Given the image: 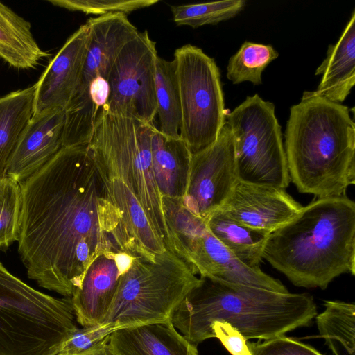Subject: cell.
Wrapping results in <instances>:
<instances>
[{
    "mask_svg": "<svg viewBox=\"0 0 355 355\" xmlns=\"http://www.w3.org/2000/svg\"><path fill=\"white\" fill-rule=\"evenodd\" d=\"M19 184L18 252L28 277L71 297L98 257L120 252L104 184L87 146L62 147Z\"/></svg>",
    "mask_w": 355,
    "mask_h": 355,
    "instance_id": "1",
    "label": "cell"
},
{
    "mask_svg": "<svg viewBox=\"0 0 355 355\" xmlns=\"http://www.w3.org/2000/svg\"><path fill=\"white\" fill-rule=\"evenodd\" d=\"M154 128L103 107L87 148L104 184L119 242L126 247H143L156 234L168 250L162 196L152 166Z\"/></svg>",
    "mask_w": 355,
    "mask_h": 355,
    "instance_id": "2",
    "label": "cell"
},
{
    "mask_svg": "<svg viewBox=\"0 0 355 355\" xmlns=\"http://www.w3.org/2000/svg\"><path fill=\"white\" fill-rule=\"evenodd\" d=\"M313 297L307 293H278L208 277L184 297L171 321L197 346L214 338L211 325L225 322L246 340H268L303 327L317 315Z\"/></svg>",
    "mask_w": 355,
    "mask_h": 355,
    "instance_id": "3",
    "label": "cell"
},
{
    "mask_svg": "<svg viewBox=\"0 0 355 355\" xmlns=\"http://www.w3.org/2000/svg\"><path fill=\"white\" fill-rule=\"evenodd\" d=\"M263 259L293 285L325 289L355 274V203L345 195L318 198L270 233Z\"/></svg>",
    "mask_w": 355,
    "mask_h": 355,
    "instance_id": "4",
    "label": "cell"
},
{
    "mask_svg": "<svg viewBox=\"0 0 355 355\" xmlns=\"http://www.w3.org/2000/svg\"><path fill=\"white\" fill-rule=\"evenodd\" d=\"M351 109L304 92L290 109L284 150L290 180L318 198L345 195L355 183V124Z\"/></svg>",
    "mask_w": 355,
    "mask_h": 355,
    "instance_id": "5",
    "label": "cell"
},
{
    "mask_svg": "<svg viewBox=\"0 0 355 355\" xmlns=\"http://www.w3.org/2000/svg\"><path fill=\"white\" fill-rule=\"evenodd\" d=\"M76 328L71 297L40 292L0 262V355H56Z\"/></svg>",
    "mask_w": 355,
    "mask_h": 355,
    "instance_id": "6",
    "label": "cell"
},
{
    "mask_svg": "<svg viewBox=\"0 0 355 355\" xmlns=\"http://www.w3.org/2000/svg\"><path fill=\"white\" fill-rule=\"evenodd\" d=\"M199 282L187 263L168 249L153 261L133 257L119 277L102 324L119 329L171 321L179 304Z\"/></svg>",
    "mask_w": 355,
    "mask_h": 355,
    "instance_id": "7",
    "label": "cell"
},
{
    "mask_svg": "<svg viewBox=\"0 0 355 355\" xmlns=\"http://www.w3.org/2000/svg\"><path fill=\"white\" fill-rule=\"evenodd\" d=\"M170 239L169 250L184 261L200 277L288 293L285 286L237 259L209 230L205 220L188 211L182 199L162 196Z\"/></svg>",
    "mask_w": 355,
    "mask_h": 355,
    "instance_id": "8",
    "label": "cell"
},
{
    "mask_svg": "<svg viewBox=\"0 0 355 355\" xmlns=\"http://www.w3.org/2000/svg\"><path fill=\"white\" fill-rule=\"evenodd\" d=\"M225 119L233 137L238 180L288 187L291 180L274 104L256 94L227 113Z\"/></svg>",
    "mask_w": 355,
    "mask_h": 355,
    "instance_id": "9",
    "label": "cell"
},
{
    "mask_svg": "<svg viewBox=\"0 0 355 355\" xmlns=\"http://www.w3.org/2000/svg\"><path fill=\"white\" fill-rule=\"evenodd\" d=\"M174 60L181 105L180 136L194 154L216 141L225 122L220 71L214 58L191 44L177 49Z\"/></svg>",
    "mask_w": 355,
    "mask_h": 355,
    "instance_id": "10",
    "label": "cell"
},
{
    "mask_svg": "<svg viewBox=\"0 0 355 355\" xmlns=\"http://www.w3.org/2000/svg\"><path fill=\"white\" fill-rule=\"evenodd\" d=\"M155 42L147 30L122 48L110 72V93L104 107L114 114L153 124L157 114L155 97Z\"/></svg>",
    "mask_w": 355,
    "mask_h": 355,
    "instance_id": "11",
    "label": "cell"
},
{
    "mask_svg": "<svg viewBox=\"0 0 355 355\" xmlns=\"http://www.w3.org/2000/svg\"><path fill=\"white\" fill-rule=\"evenodd\" d=\"M238 180L233 137L225 122L211 146L192 154L182 204L205 220L224 203Z\"/></svg>",
    "mask_w": 355,
    "mask_h": 355,
    "instance_id": "12",
    "label": "cell"
},
{
    "mask_svg": "<svg viewBox=\"0 0 355 355\" xmlns=\"http://www.w3.org/2000/svg\"><path fill=\"white\" fill-rule=\"evenodd\" d=\"M302 207L284 189L238 180L218 209L243 225L270 234L293 219Z\"/></svg>",
    "mask_w": 355,
    "mask_h": 355,
    "instance_id": "13",
    "label": "cell"
},
{
    "mask_svg": "<svg viewBox=\"0 0 355 355\" xmlns=\"http://www.w3.org/2000/svg\"><path fill=\"white\" fill-rule=\"evenodd\" d=\"M64 109L33 114L19 135L6 175L21 183L50 161L62 148Z\"/></svg>",
    "mask_w": 355,
    "mask_h": 355,
    "instance_id": "14",
    "label": "cell"
},
{
    "mask_svg": "<svg viewBox=\"0 0 355 355\" xmlns=\"http://www.w3.org/2000/svg\"><path fill=\"white\" fill-rule=\"evenodd\" d=\"M87 37L88 26L85 23L67 40L49 62L35 83L33 114L65 108L80 81Z\"/></svg>",
    "mask_w": 355,
    "mask_h": 355,
    "instance_id": "15",
    "label": "cell"
},
{
    "mask_svg": "<svg viewBox=\"0 0 355 355\" xmlns=\"http://www.w3.org/2000/svg\"><path fill=\"white\" fill-rule=\"evenodd\" d=\"M122 252L98 257L86 270L71 297L76 321L82 327L101 325L114 298L119 277L132 259Z\"/></svg>",
    "mask_w": 355,
    "mask_h": 355,
    "instance_id": "16",
    "label": "cell"
},
{
    "mask_svg": "<svg viewBox=\"0 0 355 355\" xmlns=\"http://www.w3.org/2000/svg\"><path fill=\"white\" fill-rule=\"evenodd\" d=\"M86 24L88 37L85 59L76 91L84 90L97 77L107 80L122 48L139 33L127 16L121 13L89 18Z\"/></svg>",
    "mask_w": 355,
    "mask_h": 355,
    "instance_id": "17",
    "label": "cell"
},
{
    "mask_svg": "<svg viewBox=\"0 0 355 355\" xmlns=\"http://www.w3.org/2000/svg\"><path fill=\"white\" fill-rule=\"evenodd\" d=\"M108 345L113 355H198L171 321L116 329Z\"/></svg>",
    "mask_w": 355,
    "mask_h": 355,
    "instance_id": "18",
    "label": "cell"
},
{
    "mask_svg": "<svg viewBox=\"0 0 355 355\" xmlns=\"http://www.w3.org/2000/svg\"><path fill=\"white\" fill-rule=\"evenodd\" d=\"M322 75L319 96L341 104L355 84V12L336 44H329L327 56L315 70Z\"/></svg>",
    "mask_w": 355,
    "mask_h": 355,
    "instance_id": "19",
    "label": "cell"
},
{
    "mask_svg": "<svg viewBox=\"0 0 355 355\" xmlns=\"http://www.w3.org/2000/svg\"><path fill=\"white\" fill-rule=\"evenodd\" d=\"M152 166L162 196L182 199L188 183L191 153L181 138L169 137L154 128Z\"/></svg>",
    "mask_w": 355,
    "mask_h": 355,
    "instance_id": "20",
    "label": "cell"
},
{
    "mask_svg": "<svg viewBox=\"0 0 355 355\" xmlns=\"http://www.w3.org/2000/svg\"><path fill=\"white\" fill-rule=\"evenodd\" d=\"M49 56L34 38L30 22L0 1V58L14 68L30 69Z\"/></svg>",
    "mask_w": 355,
    "mask_h": 355,
    "instance_id": "21",
    "label": "cell"
},
{
    "mask_svg": "<svg viewBox=\"0 0 355 355\" xmlns=\"http://www.w3.org/2000/svg\"><path fill=\"white\" fill-rule=\"evenodd\" d=\"M205 222L210 232L241 262L250 268H260L270 234L243 225L219 209Z\"/></svg>",
    "mask_w": 355,
    "mask_h": 355,
    "instance_id": "22",
    "label": "cell"
},
{
    "mask_svg": "<svg viewBox=\"0 0 355 355\" xmlns=\"http://www.w3.org/2000/svg\"><path fill=\"white\" fill-rule=\"evenodd\" d=\"M35 84L0 96V180L6 177L12 151L33 114Z\"/></svg>",
    "mask_w": 355,
    "mask_h": 355,
    "instance_id": "23",
    "label": "cell"
},
{
    "mask_svg": "<svg viewBox=\"0 0 355 355\" xmlns=\"http://www.w3.org/2000/svg\"><path fill=\"white\" fill-rule=\"evenodd\" d=\"M324 308L315 316L320 336L334 355H355V304L326 300Z\"/></svg>",
    "mask_w": 355,
    "mask_h": 355,
    "instance_id": "24",
    "label": "cell"
},
{
    "mask_svg": "<svg viewBox=\"0 0 355 355\" xmlns=\"http://www.w3.org/2000/svg\"><path fill=\"white\" fill-rule=\"evenodd\" d=\"M155 83L159 130L169 137L179 138L181 105L174 59L168 61L157 57Z\"/></svg>",
    "mask_w": 355,
    "mask_h": 355,
    "instance_id": "25",
    "label": "cell"
},
{
    "mask_svg": "<svg viewBox=\"0 0 355 355\" xmlns=\"http://www.w3.org/2000/svg\"><path fill=\"white\" fill-rule=\"evenodd\" d=\"M278 55L271 45L245 42L230 58L226 76L233 84L250 81L260 85L263 71Z\"/></svg>",
    "mask_w": 355,
    "mask_h": 355,
    "instance_id": "26",
    "label": "cell"
},
{
    "mask_svg": "<svg viewBox=\"0 0 355 355\" xmlns=\"http://www.w3.org/2000/svg\"><path fill=\"white\" fill-rule=\"evenodd\" d=\"M245 5V0H225L208 3L171 6L174 22L178 26L198 28L216 24L234 17Z\"/></svg>",
    "mask_w": 355,
    "mask_h": 355,
    "instance_id": "27",
    "label": "cell"
},
{
    "mask_svg": "<svg viewBox=\"0 0 355 355\" xmlns=\"http://www.w3.org/2000/svg\"><path fill=\"white\" fill-rule=\"evenodd\" d=\"M21 208L19 182L6 176L0 180V250L17 241Z\"/></svg>",
    "mask_w": 355,
    "mask_h": 355,
    "instance_id": "28",
    "label": "cell"
},
{
    "mask_svg": "<svg viewBox=\"0 0 355 355\" xmlns=\"http://www.w3.org/2000/svg\"><path fill=\"white\" fill-rule=\"evenodd\" d=\"M52 5L87 15L121 13L128 15L139 9L150 7L158 0H49Z\"/></svg>",
    "mask_w": 355,
    "mask_h": 355,
    "instance_id": "29",
    "label": "cell"
},
{
    "mask_svg": "<svg viewBox=\"0 0 355 355\" xmlns=\"http://www.w3.org/2000/svg\"><path fill=\"white\" fill-rule=\"evenodd\" d=\"M117 329L111 324L76 328L56 355H78L94 347Z\"/></svg>",
    "mask_w": 355,
    "mask_h": 355,
    "instance_id": "30",
    "label": "cell"
},
{
    "mask_svg": "<svg viewBox=\"0 0 355 355\" xmlns=\"http://www.w3.org/2000/svg\"><path fill=\"white\" fill-rule=\"evenodd\" d=\"M251 355H324L311 345L284 335L248 343Z\"/></svg>",
    "mask_w": 355,
    "mask_h": 355,
    "instance_id": "31",
    "label": "cell"
},
{
    "mask_svg": "<svg viewBox=\"0 0 355 355\" xmlns=\"http://www.w3.org/2000/svg\"><path fill=\"white\" fill-rule=\"evenodd\" d=\"M211 329L214 338H217L232 355H251L247 340L230 324L216 322Z\"/></svg>",
    "mask_w": 355,
    "mask_h": 355,
    "instance_id": "32",
    "label": "cell"
},
{
    "mask_svg": "<svg viewBox=\"0 0 355 355\" xmlns=\"http://www.w3.org/2000/svg\"><path fill=\"white\" fill-rule=\"evenodd\" d=\"M82 92H87L96 107L100 110L107 103L110 93V85L107 80L99 76L93 79L84 90L75 92V93Z\"/></svg>",
    "mask_w": 355,
    "mask_h": 355,
    "instance_id": "33",
    "label": "cell"
},
{
    "mask_svg": "<svg viewBox=\"0 0 355 355\" xmlns=\"http://www.w3.org/2000/svg\"><path fill=\"white\" fill-rule=\"evenodd\" d=\"M109 337L94 347L78 355H113L108 345Z\"/></svg>",
    "mask_w": 355,
    "mask_h": 355,
    "instance_id": "34",
    "label": "cell"
}]
</instances>
